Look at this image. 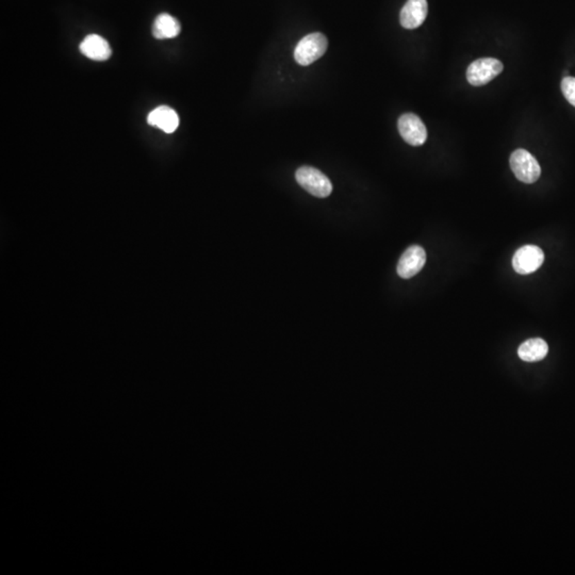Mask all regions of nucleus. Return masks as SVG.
<instances>
[{
  "mask_svg": "<svg viewBox=\"0 0 575 575\" xmlns=\"http://www.w3.org/2000/svg\"><path fill=\"white\" fill-rule=\"evenodd\" d=\"M298 184L315 197L325 198L333 192V184L327 175L311 166H302L295 173Z\"/></svg>",
  "mask_w": 575,
  "mask_h": 575,
  "instance_id": "1",
  "label": "nucleus"
},
{
  "mask_svg": "<svg viewBox=\"0 0 575 575\" xmlns=\"http://www.w3.org/2000/svg\"><path fill=\"white\" fill-rule=\"evenodd\" d=\"M329 42L325 35L315 32L306 35L294 50V59L300 66H307L319 60L327 50Z\"/></svg>",
  "mask_w": 575,
  "mask_h": 575,
  "instance_id": "2",
  "label": "nucleus"
},
{
  "mask_svg": "<svg viewBox=\"0 0 575 575\" xmlns=\"http://www.w3.org/2000/svg\"><path fill=\"white\" fill-rule=\"evenodd\" d=\"M509 164L517 179L524 184H534L540 177L541 168L538 161L525 149H517L512 153Z\"/></svg>",
  "mask_w": 575,
  "mask_h": 575,
  "instance_id": "3",
  "label": "nucleus"
},
{
  "mask_svg": "<svg viewBox=\"0 0 575 575\" xmlns=\"http://www.w3.org/2000/svg\"><path fill=\"white\" fill-rule=\"evenodd\" d=\"M503 68V64L498 59H478L469 66L467 70V79L472 86H485L501 74Z\"/></svg>",
  "mask_w": 575,
  "mask_h": 575,
  "instance_id": "4",
  "label": "nucleus"
},
{
  "mask_svg": "<svg viewBox=\"0 0 575 575\" xmlns=\"http://www.w3.org/2000/svg\"><path fill=\"white\" fill-rule=\"evenodd\" d=\"M398 128L404 141L412 146H421L427 139V129L422 119L413 113H405L398 121Z\"/></svg>",
  "mask_w": 575,
  "mask_h": 575,
  "instance_id": "5",
  "label": "nucleus"
},
{
  "mask_svg": "<svg viewBox=\"0 0 575 575\" xmlns=\"http://www.w3.org/2000/svg\"><path fill=\"white\" fill-rule=\"evenodd\" d=\"M545 254L540 247L525 245L516 252L512 258V266L518 274L527 275L535 272L543 266Z\"/></svg>",
  "mask_w": 575,
  "mask_h": 575,
  "instance_id": "6",
  "label": "nucleus"
},
{
  "mask_svg": "<svg viewBox=\"0 0 575 575\" xmlns=\"http://www.w3.org/2000/svg\"><path fill=\"white\" fill-rule=\"evenodd\" d=\"M425 262H427V253L423 247L419 245H412L409 248L406 249L398 261V268H396L398 276L404 280L413 277L423 269Z\"/></svg>",
  "mask_w": 575,
  "mask_h": 575,
  "instance_id": "7",
  "label": "nucleus"
},
{
  "mask_svg": "<svg viewBox=\"0 0 575 575\" xmlns=\"http://www.w3.org/2000/svg\"><path fill=\"white\" fill-rule=\"evenodd\" d=\"M427 0H408L400 14L402 26L405 29L418 28L427 19Z\"/></svg>",
  "mask_w": 575,
  "mask_h": 575,
  "instance_id": "8",
  "label": "nucleus"
},
{
  "mask_svg": "<svg viewBox=\"0 0 575 575\" xmlns=\"http://www.w3.org/2000/svg\"><path fill=\"white\" fill-rule=\"evenodd\" d=\"M147 123L166 133H173L179 126V117L172 108L160 106L149 113Z\"/></svg>",
  "mask_w": 575,
  "mask_h": 575,
  "instance_id": "9",
  "label": "nucleus"
},
{
  "mask_svg": "<svg viewBox=\"0 0 575 575\" xmlns=\"http://www.w3.org/2000/svg\"><path fill=\"white\" fill-rule=\"evenodd\" d=\"M79 49L86 58L94 61L108 60L112 54L111 47L108 41L97 35H90L84 37Z\"/></svg>",
  "mask_w": 575,
  "mask_h": 575,
  "instance_id": "10",
  "label": "nucleus"
},
{
  "mask_svg": "<svg viewBox=\"0 0 575 575\" xmlns=\"http://www.w3.org/2000/svg\"><path fill=\"white\" fill-rule=\"evenodd\" d=\"M182 31L179 21L168 13H161L153 25V35L158 40H166L177 37Z\"/></svg>",
  "mask_w": 575,
  "mask_h": 575,
  "instance_id": "11",
  "label": "nucleus"
},
{
  "mask_svg": "<svg viewBox=\"0 0 575 575\" xmlns=\"http://www.w3.org/2000/svg\"><path fill=\"white\" fill-rule=\"evenodd\" d=\"M549 352V347L543 339H529L520 345L518 355L522 360L527 362H536L543 360Z\"/></svg>",
  "mask_w": 575,
  "mask_h": 575,
  "instance_id": "12",
  "label": "nucleus"
},
{
  "mask_svg": "<svg viewBox=\"0 0 575 575\" xmlns=\"http://www.w3.org/2000/svg\"><path fill=\"white\" fill-rule=\"evenodd\" d=\"M561 92L567 101L575 107V78L565 77L561 81Z\"/></svg>",
  "mask_w": 575,
  "mask_h": 575,
  "instance_id": "13",
  "label": "nucleus"
}]
</instances>
